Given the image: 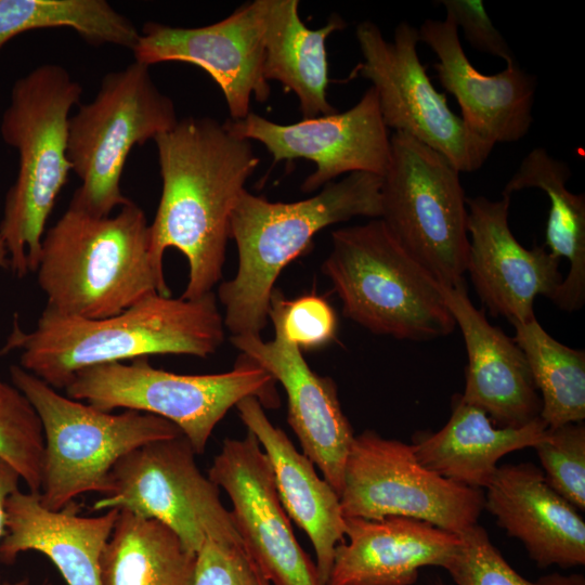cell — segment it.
Here are the masks:
<instances>
[{"label":"cell","mask_w":585,"mask_h":585,"mask_svg":"<svg viewBox=\"0 0 585 585\" xmlns=\"http://www.w3.org/2000/svg\"><path fill=\"white\" fill-rule=\"evenodd\" d=\"M322 272L340 298L343 315L373 334L419 341L455 329L440 283L381 219L332 232Z\"/></svg>","instance_id":"6"},{"label":"cell","mask_w":585,"mask_h":585,"mask_svg":"<svg viewBox=\"0 0 585 585\" xmlns=\"http://www.w3.org/2000/svg\"><path fill=\"white\" fill-rule=\"evenodd\" d=\"M192 585H258V578L243 545L207 538L196 552Z\"/></svg>","instance_id":"35"},{"label":"cell","mask_w":585,"mask_h":585,"mask_svg":"<svg viewBox=\"0 0 585 585\" xmlns=\"http://www.w3.org/2000/svg\"><path fill=\"white\" fill-rule=\"evenodd\" d=\"M196 554L154 519L119 510L100 559L101 585H192Z\"/></svg>","instance_id":"28"},{"label":"cell","mask_w":585,"mask_h":585,"mask_svg":"<svg viewBox=\"0 0 585 585\" xmlns=\"http://www.w3.org/2000/svg\"><path fill=\"white\" fill-rule=\"evenodd\" d=\"M74 500L60 510H49L39 493L11 494L5 503L6 534L0 542V562L13 564L28 550L44 555L67 585H101L100 559L112 534L118 509L101 516L79 515Z\"/></svg>","instance_id":"23"},{"label":"cell","mask_w":585,"mask_h":585,"mask_svg":"<svg viewBox=\"0 0 585 585\" xmlns=\"http://www.w3.org/2000/svg\"><path fill=\"white\" fill-rule=\"evenodd\" d=\"M534 585H585V578L581 574L561 575L552 573L540 577Z\"/></svg>","instance_id":"38"},{"label":"cell","mask_w":585,"mask_h":585,"mask_svg":"<svg viewBox=\"0 0 585 585\" xmlns=\"http://www.w3.org/2000/svg\"><path fill=\"white\" fill-rule=\"evenodd\" d=\"M440 285L467 350L463 400L483 410L498 427L518 428L540 418L542 401L525 355L514 338L473 306L465 283Z\"/></svg>","instance_id":"20"},{"label":"cell","mask_w":585,"mask_h":585,"mask_svg":"<svg viewBox=\"0 0 585 585\" xmlns=\"http://www.w3.org/2000/svg\"><path fill=\"white\" fill-rule=\"evenodd\" d=\"M10 376L42 425L39 499L49 510H60L89 492L108 494L110 470L122 456L150 442L182 434L174 424L152 414L130 410L113 414L62 395L20 365L10 367Z\"/></svg>","instance_id":"7"},{"label":"cell","mask_w":585,"mask_h":585,"mask_svg":"<svg viewBox=\"0 0 585 585\" xmlns=\"http://www.w3.org/2000/svg\"><path fill=\"white\" fill-rule=\"evenodd\" d=\"M571 176L566 161L552 157L543 147H535L503 190L504 195L511 196L524 188H538L549 197L545 247L559 260L569 261V271L552 302L568 312L580 310L585 302V196L568 190Z\"/></svg>","instance_id":"27"},{"label":"cell","mask_w":585,"mask_h":585,"mask_svg":"<svg viewBox=\"0 0 585 585\" xmlns=\"http://www.w3.org/2000/svg\"><path fill=\"white\" fill-rule=\"evenodd\" d=\"M208 478L229 496L244 548L271 585H323L295 536L270 461L252 432L223 441Z\"/></svg>","instance_id":"14"},{"label":"cell","mask_w":585,"mask_h":585,"mask_svg":"<svg viewBox=\"0 0 585 585\" xmlns=\"http://www.w3.org/2000/svg\"><path fill=\"white\" fill-rule=\"evenodd\" d=\"M514 340L528 361L541 392L540 417L548 428L585 418V352L552 338L536 318L514 324Z\"/></svg>","instance_id":"29"},{"label":"cell","mask_w":585,"mask_h":585,"mask_svg":"<svg viewBox=\"0 0 585 585\" xmlns=\"http://www.w3.org/2000/svg\"><path fill=\"white\" fill-rule=\"evenodd\" d=\"M420 42L438 57L433 64L445 91L457 101L467 129L484 143H512L529 132L537 79L516 61L495 75L480 73L461 47L452 16L426 20L418 28Z\"/></svg>","instance_id":"19"},{"label":"cell","mask_w":585,"mask_h":585,"mask_svg":"<svg viewBox=\"0 0 585 585\" xmlns=\"http://www.w3.org/2000/svg\"><path fill=\"white\" fill-rule=\"evenodd\" d=\"M540 417L522 427H498L480 407L461 395L452 401L446 425L431 434H421L413 448L419 464L453 482L473 489L486 487L508 453L534 447L547 435Z\"/></svg>","instance_id":"25"},{"label":"cell","mask_w":585,"mask_h":585,"mask_svg":"<svg viewBox=\"0 0 585 585\" xmlns=\"http://www.w3.org/2000/svg\"><path fill=\"white\" fill-rule=\"evenodd\" d=\"M20 473L4 459L0 457V542L6 534V510L5 503L8 497L20 490ZM0 585H29L27 578L17 582H3L0 578Z\"/></svg>","instance_id":"37"},{"label":"cell","mask_w":585,"mask_h":585,"mask_svg":"<svg viewBox=\"0 0 585 585\" xmlns=\"http://www.w3.org/2000/svg\"><path fill=\"white\" fill-rule=\"evenodd\" d=\"M9 265V255L3 239L0 236V268Z\"/></svg>","instance_id":"39"},{"label":"cell","mask_w":585,"mask_h":585,"mask_svg":"<svg viewBox=\"0 0 585 585\" xmlns=\"http://www.w3.org/2000/svg\"><path fill=\"white\" fill-rule=\"evenodd\" d=\"M484 508L542 567L585 563V522L533 464L498 466L485 487Z\"/></svg>","instance_id":"22"},{"label":"cell","mask_w":585,"mask_h":585,"mask_svg":"<svg viewBox=\"0 0 585 585\" xmlns=\"http://www.w3.org/2000/svg\"><path fill=\"white\" fill-rule=\"evenodd\" d=\"M274 382L244 355L232 370L206 375L176 374L139 358L81 369L64 390L102 411L126 408L167 419L202 454L214 427L243 399L256 396L263 406L276 407Z\"/></svg>","instance_id":"8"},{"label":"cell","mask_w":585,"mask_h":585,"mask_svg":"<svg viewBox=\"0 0 585 585\" xmlns=\"http://www.w3.org/2000/svg\"><path fill=\"white\" fill-rule=\"evenodd\" d=\"M511 196L498 200L466 197L469 251L466 272L493 316L512 325L535 317L537 296L551 301L563 280L560 260L545 246L523 247L514 236L508 214Z\"/></svg>","instance_id":"18"},{"label":"cell","mask_w":585,"mask_h":585,"mask_svg":"<svg viewBox=\"0 0 585 585\" xmlns=\"http://www.w3.org/2000/svg\"><path fill=\"white\" fill-rule=\"evenodd\" d=\"M44 585H52V584H50V583H46Z\"/></svg>","instance_id":"41"},{"label":"cell","mask_w":585,"mask_h":585,"mask_svg":"<svg viewBox=\"0 0 585 585\" xmlns=\"http://www.w3.org/2000/svg\"><path fill=\"white\" fill-rule=\"evenodd\" d=\"M256 568L257 578H258V585H271V583L262 575V573Z\"/></svg>","instance_id":"40"},{"label":"cell","mask_w":585,"mask_h":585,"mask_svg":"<svg viewBox=\"0 0 585 585\" xmlns=\"http://www.w3.org/2000/svg\"><path fill=\"white\" fill-rule=\"evenodd\" d=\"M339 498L343 517H406L456 534L476 525L484 509L480 489L428 470L417 460L412 444L373 430L354 435Z\"/></svg>","instance_id":"13"},{"label":"cell","mask_w":585,"mask_h":585,"mask_svg":"<svg viewBox=\"0 0 585 585\" xmlns=\"http://www.w3.org/2000/svg\"><path fill=\"white\" fill-rule=\"evenodd\" d=\"M162 181L150 224L151 253L164 271L168 248L188 263L184 299H197L219 283L235 204L260 159L251 141L211 117H186L154 139Z\"/></svg>","instance_id":"1"},{"label":"cell","mask_w":585,"mask_h":585,"mask_svg":"<svg viewBox=\"0 0 585 585\" xmlns=\"http://www.w3.org/2000/svg\"><path fill=\"white\" fill-rule=\"evenodd\" d=\"M195 455L183 434L132 450L114 465L110 491L92 509L127 510L157 520L194 554L207 538L243 545L220 487L202 473Z\"/></svg>","instance_id":"11"},{"label":"cell","mask_w":585,"mask_h":585,"mask_svg":"<svg viewBox=\"0 0 585 585\" xmlns=\"http://www.w3.org/2000/svg\"><path fill=\"white\" fill-rule=\"evenodd\" d=\"M363 56L351 78L372 82L387 128L405 133L443 155L459 172L480 169L493 147L472 134L447 105L421 64L418 29L401 22L393 39H385L373 22L355 29Z\"/></svg>","instance_id":"12"},{"label":"cell","mask_w":585,"mask_h":585,"mask_svg":"<svg viewBox=\"0 0 585 585\" xmlns=\"http://www.w3.org/2000/svg\"><path fill=\"white\" fill-rule=\"evenodd\" d=\"M547 483L577 510H585V426L548 428L534 446Z\"/></svg>","instance_id":"32"},{"label":"cell","mask_w":585,"mask_h":585,"mask_svg":"<svg viewBox=\"0 0 585 585\" xmlns=\"http://www.w3.org/2000/svg\"><path fill=\"white\" fill-rule=\"evenodd\" d=\"M35 273L47 307L69 316L104 318L152 294L170 296L147 218L131 200L105 217L69 205L44 233Z\"/></svg>","instance_id":"4"},{"label":"cell","mask_w":585,"mask_h":585,"mask_svg":"<svg viewBox=\"0 0 585 585\" xmlns=\"http://www.w3.org/2000/svg\"><path fill=\"white\" fill-rule=\"evenodd\" d=\"M132 52L135 62L148 67L184 62L203 68L222 90L232 120L250 113L252 96L259 102L269 100L262 0L247 2L224 20L203 27L146 23Z\"/></svg>","instance_id":"16"},{"label":"cell","mask_w":585,"mask_h":585,"mask_svg":"<svg viewBox=\"0 0 585 585\" xmlns=\"http://www.w3.org/2000/svg\"><path fill=\"white\" fill-rule=\"evenodd\" d=\"M281 309L285 336L300 350L322 348L335 339L337 315L321 296L307 294L288 300L283 294Z\"/></svg>","instance_id":"34"},{"label":"cell","mask_w":585,"mask_h":585,"mask_svg":"<svg viewBox=\"0 0 585 585\" xmlns=\"http://www.w3.org/2000/svg\"><path fill=\"white\" fill-rule=\"evenodd\" d=\"M81 94L65 67L42 64L14 82L2 115L0 133L17 151L18 171L5 196L0 236L20 278L36 272L47 221L68 180L69 113Z\"/></svg>","instance_id":"5"},{"label":"cell","mask_w":585,"mask_h":585,"mask_svg":"<svg viewBox=\"0 0 585 585\" xmlns=\"http://www.w3.org/2000/svg\"><path fill=\"white\" fill-rule=\"evenodd\" d=\"M262 5L264 78L297 95L303 119L337 113L327 100L326 40L346 28L344 20L333 14L323 27L311 29L299 17L298 0H262Z\"/></svg>","instance_id":"26"},{"label":"cell","mask_w":585,"mask_h":585,"mask_svg":"<svg viewBox=\"0 0 585 585\" xmlns=\"http://www.w3.org/2000/svg\"><path fill=\"white\" fill-rule=\"evenodd\" d=\"M224 125L236 136L263 144L274 162L297 158L313 161L315 170L301 184L304 193L344 173L361 171L384 177L390 161V135L372 86L343 113L281 125L250 112Z\"/></svg>","instance_id":"15"},{"label":"cell","mask_w":585,"mask_h":585,"mask_svg":"<svg viewBox=\"0 0 585 585\" xmlns=\"http://www.w3.org/2000/svg\"><path fill=\"white\" fill-rule=\"evenodd\" d=\"M446 14L452 16L457 28H461L470 46L483 53L504 60L516 61L512 49L493 25L481 0H441Z\"/></svg>","instance_id":"36"},{"label":"cell","mask_w":585,"mask_h":585,"mask_svg":"<svg viewBox=\"0 0 585 585\" xmlns=\"http://www.w3.org/2000/svg\"><path fill=\"white\" fill-rule=\"evenodd\" d=\"M282 297L283 292L275 288L269 311L275 333L273 340L264 341L260 335H242L232 336L231 342L242 355L283 386L287 395L288 424L302 453L318 467L323 478L340 496L354 433L342 412L335 381L313 372L301 350L285 336Z\"/></svg>","instance_id":"17"},{"label":"cell","mask_w":585,"mask_h":585,"mask_svg":"<svg viewBox=\"0 0 585 585\" xmlns=\"http://www.w3.org/2000/svg\"><path fill=\"white\" fill-rule=\"evenodd\" d=\"M178 121L148 66L134 61L106 74L95 98L69 118L67 157L81 182L69 205L105 217L128 204L120 180L130 151Z\"/></svg>","instance_id":"9"},{"label":"cell","mask_w":585,"mask_h":585,"mask_svg":"<svg viewBox=\"0 0 585 585\" xmlns=\"http://www.w3.org/2000/svg\"><path fill=\"white\" fill-rule=\"evenodd\" d=\"M235 407L270 461L285 511L311 541L317 574L325 585L335 549L344 541V517L339 495L316 473L312 460L296 448L281 428L271 422L256 396L243 399Z\"/></svg>","instance_id":"24"},{"label":"cell","mask_w":585,"mask_h":585,"mask_svg":"<svg viewBox=\"0 0 585 585\" xmlns=\"http://www.w3.org/2000/svg\"><path fill=\"white\" fill-rule=\"evenodd\" d=\"M390 143L379 219L440 284L465 283L469 236L460 172L443 155L405 133L394 132Z\"/></svg>","instance_id":"10"},{"label":"cell","mask_w":585,"mask_h":585,"mask_svg":"<svg viewBox=\"0 0 585 585\" xmlns=\"http://www.w3.org/2000/svg\"><path fill=\"white\" fill-rule=\"evenodd\" d=\"M344 536L325 585H412L419 569L444 568L460 544L459 534L398 516L344 517Z\"/></svg>","instance_id":"21"},{"label":"cell","mask_w":585,"mask_h":585,"mask_svg":"<svg viewBox=\"0 0 585 585\" xmlns=\"http://www.w3.org/2000/svg\"><path fill=\"white\" fill-rule=\"evenodd\" d=\"M62 27L91 44L130 50L140 36L132 22L105 0H0V50L23 32Z\"/></svg>","instance_id":"30"},{"label":"cell","mask_w":585,"mask_h":585,"mask_svg":"<svg viewBox=\"0 0 585 585\" xmlns=\"http://www.w3.org/2000/svg\"><path fill=\"white\" fill-rule=\"evenodd\" d=\"M459 535V547L444 567L457 585H534L509 566L481 525Z\"/></svg>","instance_id":"33"},{"label":"cell","mask_w":585,"mask_h":585,"mask_svg":"<svg viewBox=\"0 0 585 585\" xmlns=\"http://www.w3.org/2000/svg\"><path fill=\"white\" fill-rule=\"evenodd\" d=\"M217 297L197 299L152 294L122 312L82 318L44 308L30 332L15 320L0 353L20 352V366L55 390L87 367L154 354L207 358L224 341Z\"/></svg>","instance_id":"2"},{"label":"cell","mask_w":585,"mask_h":585,"mask_svg":"<svg viewBox=\"0 0 585 585\" xmlns=\"http://www.w3.org/2000/svg\"><path fill=\"white\" fill-rule=\"evenodd\" d=\"M43 456V430L36 410L0 377V457L20 473L29 492L39 493Z\"/></svg>","instance_id":"31"},{"label":"cell","mask_w":585,"mask_h":585,"mask_svg":"<svg viewBox=\"0 0 585 585\" xmlns=\"http://www.w3.org/2000/svg\"><path fill=\"white\" fill-rule=\"evenodd\" d=\"M382 177L352 172L315 196L280 203L244 190L230 220L238 253L233 278L220 284L223 322L232 336L260 335L283 269L308 250L323 229L355 217H381Z\"/></svg>","instance_id":"3"}]
</instances>
